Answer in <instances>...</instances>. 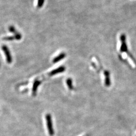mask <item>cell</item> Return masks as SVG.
<instances>
[{"mask_svg": "<svg viewBox=\"0 0 136 136\" xmlns=\"http://www.w3.org/2000/svg\"><path fill=\"white\" fill-rule=\"evenodd\" d=\"M45 119H46V121H47V128L49 135L50 136H53L54 135V130L53 128V125L51 115L49 113L47 114L46 115H45Z\"/></svg>", "mask_w": 136, "mask_h": 136, "instance_id": "obj_1", "label": "cell"}, {"mask_svg": "<svg viewBox=\"0 0 136 136\" xmlns=\"http://www.w3.org/2000/svg\"><path fill=\"white\" fill-rule=\"evenodd\" d=\"M2 49L5 54V55H6V57L7 62L9 64L11 63L12 59L11 55V54H10L9 50L8 49L7 47L6 46H3L2 47Z\"/></svg>", "mask_w": 136, "mask_h": 136, "instance_id": "obj_2", "label": "cell"}, {"mask_svg": "<svg viewBox=\"0 0 136 136\" xmlns=\"http://www.w3.org/2000/svg\"><path fill=\"white\" fill-rule=\"evenodd\" d=\"M65 70V68L64 66H61L59 68H57V69L53 70V71H52L51 72H50L49 74L48 75V76H50L54 75L55 74H56L63 72Z\"/></svg>", "mask_w": 136, "mask_h": 136, "instance_id": "obj_3", "label": "cell"}, {"mask_svg": "<svg viewBox=\"0 0 136 136\" xmlns=\"http://www.w3.org/2000/svg\"><path fill=\"white\" fill-rule=\"evenodd\" d=\"M41 81L39 80H35L33 85V89H32V93L33 95H35L36 92L37 91V87L39 86V85L41 83Z\"/></svg>", "mask_w": 136, "mask_h": 136, "instance_id": "obj_4", "label": "cell"}, {"mask_svg": "<svg viewBox=\"0 0 136 136\" xmlns=\"http://www.w3.org/2000/svg\"><path fill=\"white\" fill-rule=\"evenodd\" d=\"M65 56V54L64 53H61L60 54H59L58 56H57L56 58H55L53 60V63H56L59 61H60V60L63 59Z\"/></svg>", "mask_w": 136, "mask_h": 136, "instance_id": "obj_5", "label": "cell"}, {"mask_svg": "<svg viewBox=\"0 0 136 136\" xmlns=\"http://www.w3.org/2000/svg\"><path fill=\"white\" fill-rule=\"evenodd\" d=\"M67 84L68 86L69 87V88L71 90H72L73 89V85H72V80L70 78H69L68 79H67Z\"/></svg>", "mask_w": 136, "mask_h": 136, "instance_id": "obj_6", "label": "cell"}, {"mask_svg": "<svg viewBox=\"0 0 136 136\" xmlns=\"http://www.w3.org/2000/svg\"><path fill=\"white\" fill-rule=\"evenodd\" d=\"M44 0H38L37 2V8H41L44 4Z\"/></svg>", "mask_w": 136, "mask_h": 136, "instance_id": "obj_7", "label": "cell"}, {"mask_svg": "<svg viewBox=\"0 0 136 136\" xmlns=\"http://www.w3.org/2000/svg\"><path fill=\"white\" fill-rule=\"evenodd\" d=\"M9 31L10 32H13V33H16V31H15V28L13 26H10L9 27Z\"/></svg>", "mask_w": 136, "mask_h": 136, "instance_id": "obj_8", "label": "cell"}]
</instances>
